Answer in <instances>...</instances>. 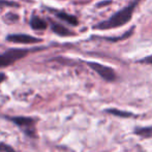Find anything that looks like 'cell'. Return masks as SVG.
<instances>
[{
  "instance_id": "7c38bea8",
  "label": "cell",
  "mask_w": 152,
  "mask_h": 152,
  "mask_svg": "<svg viewBox=\"0 0 152 152\" xmlns=\"http://www.w3.org/2000/svg\"><path fill=\"white\" fill-rule=\"evenodd\" d=\"M1 5H6V6H15L17 4L12 3V2H7V1H0V6Z\"/></svg>"
},
{
  "instance_id": "3957f363",
  "label": "cell",
  "mask_w": 152,
  "mask_h": 152,
  "mask_svg": "<svg viewBox=\"0 0 152 152\" xmlns=\"http://www.w3.org/2000/svg\"><path fill=\"white\" fill-rule=\"evenodd\" d=\"M29 53L26 49H10L3 54H0V67H5L22 59Z\"/></svg>"
},
{
  "instance_id": "7a4b0ae2",
  "label": "cell",
  "mask_w": 152,
  "mask_h": 152,
  "mask_svg": "<svg viewBox=\"0 0 152 152\" xmlns=\"http://www.w3.org/2000/svg\"><path fill=\"white\" fill-rule=\"evenodd\" d=\"M4 118L12 121L15 125L18 126L23 132V134L28 137V138H37V134H36V119L26 116H5Z\"/></svg>"
},
{
  "instance_id": "8992f818",
  "label": "cell",
  "mask_w": 152,
  "mask_h": 152,
  "mask_svg": "<svg viewBox=\"0 0 152 152\" xmlns=\"http://www.w3.org/2000/svg\"><path fill=\"white\" fill-rule=\"evenodd\" d=\"M30 25L34 30H44L47 28V23L38 17H33L30 21Z\"/></svg>"
},
{
  "instance_id": "5b68a950",
  "label": "cell",
  "mask_w": 152,
  "mask_h": 152,
  "mask_svg": "<svg viewBox=\"0 0 152 152\" xmlns=\"http://www.w3.org/2000/svg\"><path fill=\"white\" fill-rule=\"evenodd\" d=\"M7 40L12 42H17V44H35V42H39V38L33 37V36L27 35V34H12V35L7 36Z\"/></svg>"
},
{
  "instance_id": "6da1fadb",
  "label": "cell",
  "mask_w": 152,
  "mask_h": 152,
  "mask_svg": "<svg viewBox=\"0 0 152 152\" xmlns=\"http://www.w3.org/2000/svg\"><path fill=\"white\" fill-rule=\"evenodd\" d=\"M142 0H134L132 4H129L128 6L124 7L123 10L120 12H116L114 16L111 17L109 20L104 21V22L99 23L96 26H94V29H97V30H107V29H113L117 28V27H120L122 25L126 24L130 21L132 16V12H134V8L137 7L140 2Z\"/></svg>"
},
{
  "instance_id": "8fae6325",
  "label": "cell",
  "mask_w": 152,
  "mask_h": 152,
  "mask_svg": "<svg viewBox=\"0 0 152 152\" xmlns=\"http://www.w3.org/2000/svg\"><path fill=\"white\" fill-rule=\"evenodd\" d=\"M0 152H17V151L8 144L0 142Z\"/></svg>"
},
{
  "instance_id": "5bb4252c",
  "label": "cell",
  "mask_w": 152,
  "mask_h": 152,
  "mask_svg": "<svg viewBox=\"0 0 152 152\" xmlns=\"http://www.w3.org/2000/svg\"><path fill=\"white\" fill-rule=\"evenodd\" d=\"M4 80H5V75L2 74V72H0V84H1Z\"/></svg>"
},
{
  "instance_id": "30bf717a",
  "label": "cell",
  "mask_w": 152,
  "mask_h": 152,
  "mask_svg": "<svg viewBox=\"0 0 152 152\" xmlns=\"http://www.w3.org/2000/svg\"><path fill=\"white\" fill-rule=\"evenodd\" d=\"M106 112H108L111 115H115V116L118 117H123V118H128V117H132L134 114L129 112H124V111L117 110V109H110V110H107Z\"/></svg>"
},
{
  "instance_id": "9c48e42d",
  "label": "cell",
  "mask_w": 152,
  "mask_h": 152,
  "mask_svg": "<svg viewBox=\"0 0 152 152\" xmlns=\"http://www.w3.org/2000/svg\"><path fill=\"white\" fill-rule=\"evenodd\" d=\"M134 134L138 136L144 137V138H150L152 137V127H142V128H136Z\"/></svg>"
},
{
  "instance_id": "52a82bcc",
  "label": "cell",
  "mask_w": 152,
  "mask_h": 152,
  "mask_svg": "<svg viewBox=\"0 0 152 152\" xmlns=\"http://www.w3.org/2000/svg\"><path fill=\"white\" fill-rule=\"evenodd\" d=\"M57 17L61 20L65 21L67 22L68 24H72V25H78V20L75 16H72V15H68L66 12H56Z\"/></svg>"
},
{
  "instance_id": "ba28073f",
  "label": "cell",
  "mask_w": 152,
  "mask_h": 152,
  "mask_svg": "<svg viewBox=\"0 0 152 152\" xmlns=\"http://www.w3.org/2000/svg\"><path fill=\"white\" fill-rule=\"evenodd\" d=\"M52 30L61 36H67V35H72V34L67 28H65V27L62 26V25L55 24V23H52Z\"/></svg>"
},
{
  "instance_id": "4fadbf2b",
  "label": "cell",
  "mask_w": 152,
  "mask_h": 152,
  "mask_svg": "<svg viewBox=\"0 0 152 152\" xmlns=\"http://www.w3.org/2000/svg\"><path fill=\"white\" fill-rule=\"evenodd\" d=\"M140 62H144V63L152 64V56L151 57H147V58H144L143 60H141Z\"/></svg>"
},
{
  "instance_id": "277c9868",
  "label": "cell",
  "mask_w": 152,
  "mask_h": 152,
  "mask_svg": "<svg viewBox=\"0 0 152 152\" xmlns=\"http://www.w3.org/2000/svg\"><path fill=\"white\" fill-rule=\"evenodd\" d=\"M87 64L90 66L94 72H97L104 80L109 81V82H113L116 79V74H115V72L111 67L102 65V64L96 63V62H88Z\"/></svg>"
}]
</instances>
